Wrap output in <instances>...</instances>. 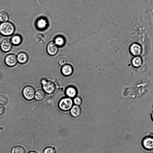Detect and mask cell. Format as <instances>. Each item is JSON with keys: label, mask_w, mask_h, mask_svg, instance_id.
I'll return each instance as SVG.
<instances>
[{"label": "cell", "mask_w": 153, "mask_h": 153, "mask_svg": "<svg viewBox=\"0 0 153 153\" xmlns=\"http://www.w3.org/2000/svg\"><path fill=\"white\" fill-rule=\"evenodd\" d=\"M141 145L143 148L146 151L153 150V136L148 135L144 137L141 140Z\"/></svg>", "instance_id": "4"}, {"label": "cell", "mask_w": 153, "mask_h": 153, "mask_svg": "<svg viewBox=\"0 0 153 153\" xmlns=\"http://www.w3.org/2000/svg\"><path fill=\"white\" fill-rule=\"evenodd\" d=\"M11 153H25V149L20 146H16L13 148Z\"/></svg>", "instance_id": "20"}, {"label": "cell", "mask_w": 153, "mask_h": 153, "mask_svg": "<svg viewBox=\"0 0 153 153\" xmlns=\"http://www.w3.org/2000/svg\"><path fill=\"white\" fill-rule=\"evenodd\" d=\"M17 62V56L13 54L7 55L4 59V62L5 65L7 66L10 67L15 66Z\"/></svg>", "instance_id": "6"}, {"label": "cell", "mask_w": 153, "mask_h": 153, "mask_svg": "<svg viewBox=\"0 0 153 153\" xmlns=\"http://www.w3.org/2000/svg\"><path fill=\"white\" fill-rule=\"evenodd\" d=\"M58 63L60 65L63 66L67 64V61L65 58H62L59 60Z\"/></svg>", "instance_id": "24"}, {"label": "cell", "mask_w": 153, "mask_h": 153, "mask_svg": "<svg viewBox=\"0 0 153 153\" xmlns=\"http://www.w3.org/2000/svg\"><path fill=\"white\" fill-rule=\"evenodd\" d=\"M73 102L70 97H64L61 99L58 103L59 108L63 111L69 110L73 106Z\"/></svg>", "instance_id": "2"}, {"label": "cell", "mask_w": 153, "mask_h": 153, "mask_svg": "<svg viewBox=\"0 0 153 153\" xmlns=\"http://www.w3.org/2000/svg\"><path fill=\"white\" fill-rule=\"evenodd\" d=\"M73 102L75 105H79L82 103V100L81 97H76L74 98Z\"/></svg>", "instance_id": "22"}, {"label": "cell", "mask_w": 153, "mask_h": 153, "mask_svg": "<svg viewBox=\"0 0 153 153\" xmlns=\"http://www.w3.org/2000/svg\"><path fill=\"white\" fill-rule=\"evenodd\" d=\"M130 51L132 54L135 56H138L141 53V48L140 46L136 44L132 45L130 48Z\"/></svg>", "instance_id": "13"}, {"label": "cell", "mask_w": 153, "mask_h": 153, "mask_svg": "<svg viewBox=\"0 0 153 153\" xmlns=\"http://www.w3.org/2000/svg\"><path fill=\"white\" fill-rule=\"evenodd\" d=\"M65 94L69 97H75L77 94V91L76 88L72 86L67 87L65 90Z\"/></svg>", "instance_id": "14"}, {"label": "cell", "mask_w": 153, "mask_h": 153, "mask_svg": "<svg viewBox=\"0 0 153 153\" xmlns=\"http://www.w3.org/2000/svg\"><path fill=\"white\" fill-rule=\"evenodd\" d=\"M9 102V99L5 95H2L0 96V104L3 105H7Z\"/></svg>", "instance_id": "21"}, {"label": "cell", "mask_w": 153, "mask_h": 153, "mask_svg": "<svg viewBox=\"0 0 153 153\" xmlns=\"http://www.w3.org/2000/svg\"><path fill=\"white\" fill-rule=\"evenodd\" d=\"M48 25V22L46 19L43 18H40L37 20L36 25L37 28L42 30L45 29Z\"/></svg>", "instance_id": "12"}, {"label": "cell", "mask_w": 153, "mask_h": 153, "mask_svg": "<svg viewBox=\"0 0 153 153\" xmlns=\"http://www.w3.org/2000/svg\"><path fill=\"white\" fill-rule=\"evenodd\" d=\"M142 58L138 56L134 58L131 61L132 65L135 68H138L140 67L142 64Z\"/></svg>", "instance_id": "15"}, {"label": "cell", "mask_w": 153, "mask_h": 153, "mask_svg": "<svg viewBox=\"0 0 153 153\" xmlns=\"http://www.w3.org/2000/svg\"><path fill=\"white\" fill-rule=\"evenodd\" d=\"M12 44L10 40L8 38L3 39L0 44V48L1 50L4 52L9 51L11 49Z\"/></svg>", "instance_id": "7"}, {"label": "cell", "mask_w": 153, "mask_h": 153, "mask_svg": "<svg viewBox=\"0 0 153 153\" xmlns=\"http://www.w3.org/2000/svg\"><path fill=\"white\" fill-rule=\"evenodd\" d=\"M15 29L14 25L10 22L7 21L0 24V34L3 36H11L14 33Z\"/></svg>", "instance_id": "1"}, {"label": "cell", "mask_w": 153, "mask_h": 153, "mask_svg": "<svg viewBox=\"0 0 153 153\" xmlns=\"http://www.w3.org/2000/svg\"><path fill=\"white\" fill-rule=\"evenodd\" d=\"M17 59L18 62L21 64H25L27 62L28 59L27 54L25 52H21L17 55Z\"/></svg>", "instance_id": "11"}, {"label": "cell", "mask_w": 153, "mask_h": 153, "mask_svg": "<svg viewBox=\"0 0 153 153\" xmlns=\"http://www.w3.org/2000/svg\"><path fill=\"white\" fill-rule=\"evenodd\" d=\"M35 90L33 87L30 86L25 87L22 91L23 97L27 100L30 101L34 98Z\"/></svg>", "instance_id": "5"}, {"label": "cell", "mask_w": 153, "mask_h": 153, "mask_svg": "<svg viewBox=\"0 0 153 153\" xmlns=\"http://www.w3.org/2000/svg\"><path fill=\"white\" fill-rule=\"evenodd\" d=\"M47 53L50 56L56 55L58 51V46L53 42H50L48 44L46 47Z\"/></svg>", "instance_id": "8"}, {"label": "cell", "mask_w": 153, "mask_h": 153, "mask_svg": "<svg viewBox=\"0 0 153 153\" xmlns=\"http://www.w3.org/2000/svg\"><path fill=\"white\" fill-rule=\"evenodd\" d=\"M151 117L152 121L153 122V111L151 114Z\"/></svg>", "instance_id": "26"}, {"label": "cell", "mask_w": 153, "mask_h": 153, "mask_svg": "<svg viewBox=\"0 0 153 153\" xmlns=\"http://www.w3.org/2000/svg\"><path fill=\"white\" fill-rule=\"evenodd\" d=\"M43 153H56V152L54 148L48 147L44 149Z\"/></svg>", "instance_id": "23"}, {"label": "cell", "mask_w": 153, "mask_h": 153, "mask_svg": "<svg viewBox=\"0 0 153 153\" xmlns=\"http://www.w3.org/2000/svg\"><path fill=\"white\" fill-rule=\"evenodd\" d=\"M45 92L42 90H38L35 93L34 98L38 101H41L44 99L45 97Z\"/></svg>", "instance_id": "17"}, {"label": "cell", "mask_w": 153, "mask_h": 153, "mask_svg": "<svg viewBox=\"0 0 153 153\" xmlns=\"http://www.w3.org/2000/svg\"><path fill=\"white\" fill-rule=\"evenodd\" d=\"M62 74L65 76H71L73 72V68L71 65L66 64L63 66L61 69Z\"/></svg>", "instance_id": "9"}, {"label": "cell", "mask_w": 153, "mask_h": 153, "mask_svg": "<svg viewBox=\"0 0 153 153\" xmlns=\"http://www.w3.org/2000/svg\"><path fill=\"white\" fill-rule=\"evenodd\" d=\"M41 83L42 89L45 93L51 94L54 92L55 86L52 82L44 79L41 81Z\"/></svg>", "instance_id": "3"}, {"label": "cell", "mask_w": 153, "mask_h": 153, "mask_svg": "<svg viewBox=\"0 0 153 153\" xmlns=\"http://www.w3.org/2000/svg\"><path fill=\"white\" fill-rule=\"evenodd\" d=\"M9 19V15L8 13L4 11L0 12V21L4 22L7 21Z\"/></svg>", "instance_id": "19"}, {"label": "cell", "mask_w": 153, "mask_h": 153, "mask_svg": "<svg viewBox=\"0 0 153 153\" xmlns=\"http://www.w3.org/2000/svg\"><path fill=\"white\" fill-rule=\"evenodd\" d=\"M82 111L79 105H75L72 106L70 109V114L74 118H77L81 115Z\"/></svg>", "instance_id": "10"}, {"label": "cell", "mask_w": 153, "mask_h": 153, "mask_svg": "<svg viewBox=\"0 0 153 153\" xmlns=\"http://www.w3.org/2000/svg\"><path fill=\"white\" fill-rule=\"evenodd\" d=\"M10 41L12 44L14 45H18L22 43V38L20 35H16L12 37Z\"/></svg>", "instance_id": "16"}, {"label": "cell", "mask_w": 153, "mask_h": 153, "mask_svg": "<svg viewBox=\"0 0 153 153\" xmlns=\"http://www.w3.org/2000/svg\"><path fill=\"white\" fill-rule=\"evenodd\" d=\"M28 153H37L36 152H34V151H31L30 152H29Z\"/></svg>", "instance_id": "27"}, {"label": "cell", "mask_w": 153, "mask_h": 153, "mask_svg": "<svg viewBox=\"0 0 153 153\" xmlns=\"http://www.w3.org/2000/svg\"><path fill=\"white\" fill-rule=\"evenodd\" d=\"M5 110V108L3 105L0 104V116L4 114Z\"/></svg>", "instance_id": "25"}, {"label": "cell", "mask_w": 153, "mask_h": 153, "mask_svg": "<svg viewBox=\"0 0 153 153\" xmlns=\"http://www.w3.org/2000/svg\"><path fill=\"white\" fill-rule=\"evenodd\" d=\"M54 42L58 47H61L64 44L65 40L62 36H58L55 38Z\"/></svg>", "instance_id": "18"}]
</instances>
